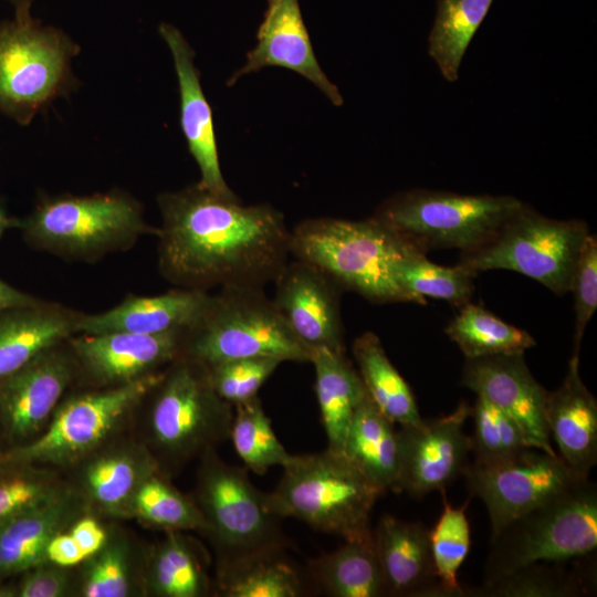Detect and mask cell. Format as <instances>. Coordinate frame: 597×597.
I'll list each match as a JSON object with an SVG mask.
<instances>
[{"label": "cell", "instance_id": "cell-1", "mask_svg": "<svg viewBox=\"0 0 597 597\" xmlns=\"http://www.w3.org/2000/svg\"><path fill=\"white\" fill-rule=\"evenodd\" d=\"M160 274L181 289L263 287L289 262L291 230L270 205L243 206L198 182L158 195Z\"/></svg>", "mask_w": 597, "mask_h": 597}, {"label": "cell", "instance_id": "cell-9", "mask_svg": "<svg viewBox=\"0 0 597 597\" xmlns=\"http://www.w3.org/2000/svg\"><path fill=\"white\" fill-rule=\"evenodd\" d=\"M596 547L597 488L586 479L491 536L483 584L535 562L582 558Z\"/></svg>", "mask_w": 597, "mask_h": 597}, {"label": "cell", "instance_id": "cell-47", "mask_svg": "<svg viewBox=\"0 0 597 597\" xmlns=\"http://www.w3.org/2000/svg\"><path fill=\"white\" fill-rule=\"evenodd\" d=\"M46 559L65 567L78 566L86 555L67 530L54 535L46 547Z\"/></svg>", "mask_w": 597, "mask_h": 597}, {"label": "cell", "instance_id": "cell-44", "mask_svg": "<svg viewBox=\"0 0 597 597\" xmlns=\"http://www.w3.org/2000/svg\"><path fill=\"white\" fill-rule=\"evenodd\" d=\"M574 294V354H579L585 328L597 308V238L589 233L579 250L570 281Z\"/></svg>", "mask_w": 597, "mask_h": 597}, {"label": "cell", "instance_id": "cell-13", "mask_svg": "<svg viewBox=\"0 0 597 597\" xmlns=\"http://www.w3.org/2000/svg\"><path fill=\"white\" fill-rule=\"evenodd\" d=\"M462 475L471 495L480 498L491 522V536L511 521L588 479L558 454L527 449L496 464L470 462Z\"/></svg>", "mask_w": 597, "mask_h": 597}, {"label": "cell", "instance_id": "cell-37", "mask_svg": "<svg viewBox=\"0 0 597 597\" xmlns=\"http://www.w3.org/2000/svg\"><path fill=\"white\" fill-rule=\"evenodd\" d=\"M67 484L60 470L0 454V528L45 504Z\"/></svg>", "mask_w": 597, "mask_h": 597}, {"label": "cell", "instance_id": "cell-24", "mask_svg": "<svg viewBox=\"0 0 597 597\" xmlns=\"http://www.w3.org/2000/svg\"><path fill=\"white\" fill-rule=\"evenodd\" d=\"M578 355L573 353L562 385L546 392L544 409L558 455L588 476L597 462V401L580 378Z\"/></svg>", "mask_w": 597, "mask_h": 597}, {"label": "cell", "instance_id": "cell-15", "mask_svg": "<svg viewBox=\"0 0 597 597\" xmlns=\"http://www.w3.org/2000/svg\"><path fill=\"white\" fill-rule=\"evenodd\" d=\"M186 329L159 334H75L67 342L75 359V388H108L163 370L182 354Z\"/></svg>", "mask_w": 597, "mask_h": 597}, {"label": "cell", "instance_id": "cell-40", "mask_svg": "<svg viewBox=\"0 0 597 597\" xmlns=\"http://www.w3.org/2000/svg\"><path fill=\"white\" fill-rule=\"evenodd\" d=\"M234 408L229 438L247 468L264 474L271 467L287 464L293 455L275 436L258 396Z\"/></svg>", "mask_w": 597, "mask_h": 597}, {"label": "cell", "instance_id": "cell-36", "mask_svg": "<svg viewBox=\"0 0 597 597\" xmlns=\"http://www.w3.org/2000/svg\"><path fill=\"white\" fill-rule=\"evenodd\" d=\"M562 562H535L479 588L467 596L479 597H578L593 591V573L568 570Z\"/></svg>", "mask_w": 597, "mask_h": 597}, {"label": "cell", "instance_id": "cell-30", "mask_svg": "<svg viewBox=\"0 0 597 597\" xmlns=\"http://www.w3.org/2000/svg\"><path fill=\"white\" fill-rule=\"evenodd\" d=\"M311 363L315 368V392L327 449L343 453L354 412L367 391L345 353L318 348L313 350Z\"/></svg>", "mask_w": 597, "mask_h": 597}, {"label": "cell", "instance_id": "cell-14", "mask_svg": "<svg viewBox=\"0 0 597 597\" xmlns=\"http://www.w3.org/2000/svg\"><path fill=\"white\" fill-rule=\"evenodd\" d=\"M77 369L67 339L0 379V453L25 446L48 427Z\"/></svg>", "mask_w": 597, "mask_h": 597}, {"label": "cell", "instance_id": "cell-35", "mask_svg": "<svg viewBox=\"0 0 597 597\" xmlns=\"http://www.w3.org/2000/svg\"><path fill=\"white\" fill-rule=\"evenodd\" d=\"M214 593L223 597H297L303 580L285 552L250 558L216 572Z\"/></svg>", "mask_w": 597, "mask_h": 597}, {"label": "cell", "instance_id": "cell-39", "mask_svg": "<svg viewBox=\"0 0 597 597\" xmlns=\"http://www.w3.org/2000/svg\"><path fill=\"white\" fill-rule=\"evenodd\" d=\"M397 280L413 303L426 304L425 296L444 300L455 306L469 302L476 274L460 265L442 266L412 247L397 265Z\"/></svg>", "mask_w": 597, "mask_h": 597}, {"label": "cell", "instance_id": "cell-10", "mask_svg": "<svg viewBox=\"0 0 597 597\" xmlns=\"http://www.w3.org/2000/svg\"><path fill=\"white\" fill-rule=\"evenodd\" d=\"M160 371L117 387L73 388L38 438L0 454L65 471L105 442L132 430L135 412Z\"/></svg>", "mask_w": 597, "mask_h": 597}, {"label": "cell", "instance_id": "cell-21", "mask_svg": "<svg viewBox=\"0 0 597 597\" xmlns=\"http://www.w3.org/2000/svg\"><path fill=\"white\" fill-rule=\"evenodd\" d=\"M158 32L174 61L180 97V127L200 170L198 184L219 196L235 198L220 168L212 111L202 91L195 51L172 24L160 23Z\"/></svg>", "mask_w": 597, "mask_h": 597}, {"label": "cell", "instance_id": "cell-19", "mask_svg": "<svg viewBox=\"0 0 597 597\" xmlns=\"http://www.w3.org/2000/svg\"><path fill=\"white\" fill-rule=\"evenodd\" d=\"M462 385L506 413L530 448L557 454L545 419L547 391L530 371L523 354L467 359Z\"/></svg>", "mask_w": 597, "mask_h": 597}, {"label": "cell", "instance_id": "cell-43", "mask_svg": "<svg viewBox=\"0 0 597 597\" xmlns=\"http://www.w3.org/2000/svg\"><path fill=\"white\" fill-rule=\"evenodd\" d=\"M283 362L274 357H249L208 366L216 392L231 406L258 396L259 389Z\"/></svg>", "mask_w": 597, "mask_h": 597}, {"label": "cell", "instance_id": "cell-46", "mask_svg": "<svg viewBox=\"0 0 597 597\" xmlns=\"http://www.w3.org/2000/svg\"><path fill=\"white\" fill-rule=\"evenodd\" d=\"M67 531L87 558L105 543L107 523L102 522V519L91 513H84L71 524Z\"/></svg>", "mask_w": 597, "mask_h": 597}, {"label": "cell", "instance_id": "cell-27", "mask_svg": "<svg viewBox=\"0 0 597 597\" xmlns=\"http://www.w3.org/2000/svg\"><path fill=\"white\" fill-rule=\"evenodd\" d=\"M149 545L116 523H107L103 546L78 566V597H145Z\"/></svg>", "mask_w": 597, "mask_h": 597}, {"label": "cell", "instance_id": "cell-45", "mask_svg": "<svg viewBox=\"0 0 597 597\" xmlns=\"http://www.w3.org/2000/svg\"><path fill=\"white\" fill-rule=\"evenodd\" d=\"M13 582L17 597H78L77 566L44 561L21 572Z\"/></svg>", "mask_w": 597, "mask_h": 597}, {"label": "cell", "instance_id": "cell-7", "mask_svg": "<svg viewBox=\"0 0 597 597\" xmlns=\"http://www.w3.org/2000/svg\"><path fill=\"white\" fill-rule=\"evenodd\" d=\"M81 46L63 30L29 14L0 21V113L21 126L80 82L72 61Z\"/></svg>", "mask_w": 597, "mask_h": 597}, {"label": "cell", "instance_id": "cell-25", "mask_svg": "<svg viewBox=\"0 0 597 597\" xmlns=\"http://www.w3.org/2000/svg\"><path fill=\"white\" fill-rule=\"evenodd\" d=\"M69 483V482H67ZM86 506L67 486L45 504L14 519L0 528V582L8 580L27 568L46 559L51 538L67 530Z\"/></svg>", "mask_w": 597, "mask_h": 597}, {"label": "cell", "instance_id": "cell-8", "mask_svg": "<svg viewBox=\"0 0 597 597\" xmlns=\"http://www.w3.org/2000/svg\"><path fill=\"white\" fill-rule=\"evenodd\" d=\"M182 354L210 366L249 357L311 363L313 352L295 337L263 287L227 286L210 295L200 318L186 329Z\"/></svg>", "mask_w": 597, "mask_h": 597}, {"label": "cell", "instance_id": "cell-17", "mask_svg": "<svg viewBox=\"0 0 597 597\" xmlns=\"http://www.w3.org/2000/svg\"><path fill=\"white\" fill-rule=\"evenodd\" d=\"M471 410L461 402L447 416L400 426L395 492L422 498L434 490L442 491L462 475L470 463L471 440L463 428Z\"/></svg>", "mask_w": 597, "mask_h": 597}, {"label": "cell", "instance_id": "cell-51", "mask_svg": "<svg viewBox=\"0 0 597 597\" xmlns=\"http://www.w3.org/2000/svg\"><path fill=\"white\" fill-rule=\"evenodd\" d=\"M0 597H17L13 578L0 582Z\"/></svg>", "mask_w": 597, "mask_h": 597}, {"label": "cell", "instance_id": "cell-34", "mask_svg": "<svg viewBox=\"0 0 597 597\" xmlns=\"http://www.w3.org/2000/svg\"><path fill=\"white\" fill-rule=\"evenodd\" d=\"M446 333L467 359L524 354L535 345V339L527 332L470 302L460 307Z\"/></svg>", "mask_w": 597, "mask_h": 597}, {"label": "cell", "instance_id": "cell-28", "mask_svg": "<svg viewBox=\"0 0 597 597\" xmlns=\"http://www.w3.org/2000/svg\"><path fill=\"white\" fill-rule=\"evenodd\" d=\"M203 546L182 532H166L148 547L145 597H205L213 591Z\"/></svg>", "mask_w": 597, "mask_h": 597}, {"label": "cell", "instance_id": "cell-5", "mask_svg": "<svg viewBox=\"0 0 597 597\" xmlns=\"http://www.w3.org/2000/svg\"><path fill=\"white\" fill-rule=\"evenodd\" d=\"M383 494L344 453L326 449L293 455L265 502L281 519L301 520L347 542H373L370 515Z\"/></svg>", "mask_w": 597, "mask_h": 597}, {"label": "cell", "instance_id": "cell-32", "mask_svg": "<svg viewBox=\"0 0 597 597\" xmlns=\"http://www.w3.org/2000/svg\"><path fill=\"white\" fill-rule=\"evenodd\" d=\"M353 355L369 398L390 421L407 426L422 420L409 385L389 360L376 334L359 335L353 344Z\"/></svg>", "mask_w": 597, "mask_h": 597}, {"label": "cell", "instance_id": "cell-41", "mask_svg": "<svg viewBox=\"0 0 597 597\" xmlns=\"http://www.w3.org/2000/svg\"><path fill=\"white\" fill-rule=\"evenodd\" d=\"M471 546L470 524L465 505L453 507L446 499L443 510L430 531V548L443 597L467 596L458 580V573Z\"/></svg>", "mask_w": 597, "mask_h": 597}, {"label": "cell", "instance_id": "cell-38", "mask_svg": "<svg viewBox=\"0 0 597 597\" xmlns=\"http://www.w3.org/2000/svg\"><path fill=\"white\" fill-rule=\"evenodd\" d=\"M130 519L165 532L196 531L202 535L207 523L195 502L179 492L160 471L151 473L133 500Z\"/></svg>", "mask_w": 597, "mask_h": 597}, {"label": "cell", "instance_id": "cell-16", "mask_svg": "<svg viewBox=\"0 0 597 597\" xmlns=\"http://www.w3.org/2000/svg\"><path fill=\"white\" fill-rule=\"evenodd\" d=\"M158 465L132 430L93 450L63 471L87 513L102 520L130 519L135 494Z\"/></svg>", "mask_w": 597, "mask_h": 597}, {"label": "cell", "instance_id": "cell-26", "mask_svg": "<svg viewBox=\"0 0 597 597\" xmlns=\"http://www.w3.org/2000/svg\"><path fill=\"white\" fill-rule=\"evenodd\" d=\"M81 312L55 302L0 310V379L77 334Z\"/></svg>", "mask_w": 597, "mask_h": 597}, {"label": "cell", "instance_id": "cell-20", "mask_svg": "<svg viewBox=\"0 0 597 597\" xmlns=\"http://www.w3.org/2000/svg\"><path fill=\"white\" fill-rule=\"evenodd\" d=\"M256 45L247 61L228 81L233 85L241 76L268 66L294 71L313 83L336 106L344 103L337 86L328 80L315 56L298 0H268Z\"/></svg>", "mask_w": 597, "mask_h": 597}, {"label": "cell", "instance_id": "cell-3", "mask_svg": "<svg viewBox=\"0 0 597 597\" xmlns=\"http://www.w3.org/2000/svg\"><path fill=\"white\" fill-rule=\"evenodd\" d=\"M412 247L375 217L360 221L306 219L290 235L294 259L313 264L342 290L376 303L412 302L396 274L399 261Z\"/></svg>", "mask_w": 597, "mask_h": 597}, {"label": "cell", "instance_id": "cell-42", "mask_svg": "<svg viewBox=\"0 0 597 597\" xmlns=\"http://www.w3.org/2000/svg\"><path fill=\"white\" fill-rule=\"evenodd\" d=\"M471 416L474 422L470 436L473 463H501L530 449L517 425L482 396H476Z\"/></svg>", "mask_w": 597, "mask_h": 597}, {"label": "cell", "instance_id": "cell-48", "mask_svg": "<svg viewBox=\"0 0 597 597\" xmlns=\"http://www.w3.org/2000/svg\"><path fill=\"white\" fill-rule=\"evenodd\" d=\"M39 300V297L23 292L0 279V310L33 304Z\"/></svg>", "mask_w": 597, "mask_h": 597}, {"label": "cell", "instance_id": "cell-4", "mask_svg": "<svg viewBox=\"0 0 597 597\" xmlns=\"http://www.w3.org/2000/svg\"><path fill=\"white\" fill-rule=\"evenodd\" d=\"M18 229L33 249L85 262L126 251L143 235L158 234V227L146 221L142 203L119 189L85 196L41 195L20 218Z\"/></svg>", "mask_w": 597, "mask_h": 597}, {"label": "cell", "instance_id": "cell-22", "mask_svg": "<svg viewBox=\"0 0 597 597\" xmlns=\"http://www.w3.org/2000/svg\"><path fill=\"white\" fill-rule=\"evenodd\" d=\"M388 596L441 597L430 548V530L421 522L384 515L373 531Z\"/></svg>", "mask_w": 597, "mask_h": 597}, {"label": "cell", "instance_id": "cell-23", "mask_svg": "<svg viewBox=\"0 0 597 597\" xmlns=\"http://www.w3.org/2000/svg\"><path fill=\"white\" fill-rule=\"evenodd\" d=\"M210 295L207 291L181 287L154 296L130 294L108 311L82 313L77 334H159L188 329L205 312Z\"/></svg>", "mask_w": 597, "mask_h": 597}, {"label": "cell", "instance_id": "cell-49", "mask_svg": "<svg viewBox=\"0 0 597 597\" xmlns=\"http://www.w3.org/2000/svg\"><path fill=\"white\" fill-rule=\"evenodd\" d=\"M20 218L8 214L4 205L0 198V240L10 229H18Z\"/></svg>", "mask_w": 597, "mask_h": 597}, {"label": "cell", "instance_id": "cell-31", "mask_svg": "<svg viewBox=\"0 0 597 597\" xmlns=\"http://www.w3.org/2000/svg\"><path fill=\"white\" fill-rule=\"evenodd\" d=\"M314 583L334 597L388 596L373 542H347L308 562Z\"/></svg>", "mask_w": 597, "mask_h": 597}, {"label": "cell", "instance_id": "cell-2", "mask_svg": "<svg viewBox=\"0 0 597 597\" xmlns=\"http://www.w3.org/2000/svg\"><path fill=\"white\" fill-rule=\"evenodd\" d=\"M233 413L213 389L208 366L181 354L142 399L132 431L171 479L229 438Z\"/></svg>", "mask_w": 597, "mask_h": 597}, {"label": "cell", "instance_id": "cell-11", "mask_svg": "<svg viewBox=\"0 0 597 597\" xmlns=\"http://www.w3.org/2000/svg\"><path fill=\"white\" fill-rule=\"evenodd\" d=\"M522 203L512 196L412 189L384 201L374 217L422 252H467L489 241Z\"/></svg>", "mask_w": 597, "mask_h": 597}, {"label": "cell", "instance_id": "cell-33", "mask_svg": "<svg viewBox=\"0 0 597 597\" xmlns=\"http://www.w3.org/2000/svg\"><path fill=\"white\" fill-rule=\"evenodd\" d=\"M493 0H438L428 54L448 82H455L464 54Z\"/></svg>", "mask_w": 597, "mask_h": 597}, {"label": "cell", "instance_id": "cell-18", "mask_svg": "<svg viewBox=\"0 0 597 597\" xmlns=\"http://www.w3.org/2000/svg\"><path fill=\"white\" fill-rule=\"evenodd\" d=\"M272 302L295 337L312 352L345 353L341 286L313 264L289 261L275 281Z\"/></svg>", "mask_w": 597, "mask_h": 597}, {"label": "cell", "instance_id": "cell-12", "mask_svg": "<svg viewBox=\"0 0 597 597\" xmlns=\"http://www.w3.org/2000/svg\"><path fill=\"white\" fill-rule=\"evenodd\" d=\"M589 233L582 220L552 219L523 202L489 241L462 252L459 264L474 274L517 272L561 295L569 292L579 250Z\"/></svg>", "mask_w": 597, "mask_h": 597}, {"label": "cell", "instance_id": "cell-50", "mask_svg": "<svg viewBox=\"0 0 597 597\" xmlns=\"http://www.w3.org/2000/svg\"><path fill=\"white\" fill-rule=\"evenodd\" d=\"M9 3L13 9V14H29L35 0H0Z\"/></svg>", "mask_w": 597, "mask_h": 597}, {"label": "cell", "instance_id": "cell-6", "mask_svg": "<svg viewBox=\"0 0 597 597\" xmlns=\"http://www.w3.org/2000/svg\"><path fill=\"white\" fill-rule=\"evenodd\" d=\"M193 500L207 523L216 572L290 546L265 493L252 484L247 470L224 462L216 450L199 459Z\"/></svg>", "mask_w": 597, "mask_h": 597}, {"label": "cell", "instance_id": "cell-29", "mask_svg": "<svg viewBox=\"0 0 597 597\" xmlns=\"http://www.w3.org/2000/svg\"><path fill=\"white\" fill-rule=\"evenodd\" d=\"M395 423L368 394L350 421L343 453L381 492L395 490L398 472V437Z\"/></svg>", "mask_w": 597, "mask_h": 597}]
</instances>
